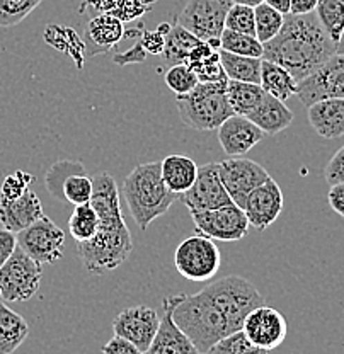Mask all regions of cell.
Wrapping results in <instances>:
<instances>
[{
	"label": "cell",
	"instance_id": "obj_44",
	"mask_svg": "<svg viewBox=\"0 0 344 354\" xmlns=\"http://www.w3.org/2000/svg\"><path fill=\"white\" fill-rule=\"evenodd\" d=\"M324 177L329 186L338 183H344V145L332 155L331 160L327 162L324 169Z\"/></svg>",
	"mask_w": 344,
	"mask_h": 354
},
{
	"label": "cell",
	"instance_id": "obj_32",
	"mask_svg": "<svg viewBox=\"0 0 344 354\" xmlns=\"http://www.w3.org/2000/svg\"><path fill=\"white\" fill-rule=\"evenodd\" d=\"M99 216L91 201L86 205L73 206V212L69 218V232L77 243L87 242L98 234Z\"/></svg>",
	"mask_w": 344,
	"mask_h": 354
},
{
	"label": "cell",
	"instance_id": "obj_17",
	"mask_svg": "<svg viewBox=\"0 0 344 354\" xmlns=\"http://www.w3.org/2000/svg\"><path fill=\"white\" fill-rule=\"evenodd\" d=\"M247 220L251 227L262 232L278 220L281 209H283V193L273 177H269L264 184L256 187L249 194L244 205Z\"/></svg>",
	"mask_w": 344,
	"mask_h": 354
},
{
	"label": "cell",
	"instance_id": "obj_3",
	"mask_svg": "<svg viewBox=\"0 0 344 354\" xmlns=\"http://www.w3.org/2000/svg\"><path fill=\"white\" fill-rule=\"evenodd\" d=\"M179 196L165 186L161 162L136 165L123 183V198L142 232L149 228L152 221L165 215Z\"/></svg>",
	"mask_w": 344,
	"mask_h": 354
},
{
	"label": "cell",
	"instance_id": "obj_23",
	"mask_svg": "<svg viewBox=\"0 0 344 354\" xmlns=\"http://www.w3.org/2000/svg\"><path fill=\"white\" fill-rule=\"evenodd\" d=\"M246 118H249L268 136L278 135V133L287 130L293 123V113H291V109L283 101H280V99L273 97L269 94H266L261 104Z\"/></svg>",
	"mask_w": 344,
	"mask_h": 354
},
{
	"label": "cell",
	"instance_id": "obj_14",
	"mask_svg": "<svg viewBox=\"0 0 344 354\" xmlns=\"http://www.w3.org/2000/svg\"><path fill=\"white\" fill-rule=\"evenodd\" d=\"M220 177L232 201L244 208L247 196L271 176L257 162L244 157H232L220 162Z\"/></svg>",
	"mask_w": 344,
	"mask_h": 354
},
{
	"label": "cell",
	"instance_id": "obj_50",
	"mask_svg": "<svg viewBox=\"0 0 344 354\" xmlns=\"http://www.w3.org/2000/svg\"><path fill=\"white\" fill-rule=\"evenodd\" d=\"M268 6H271L273 9H276L281 14H290L291 0H266Z\"/></svg>",
	"mask_w": 344,
	"mask_h": 354
},
{
	"label": "cell",
	"instance_id": "obj_25",
	"mask_svg": "<svg viewBox=\"0 0 344 354\" xmlns=\"http://www.w3.org/2000/svg\"><path fill=\"white\" fill-rule=\"evenodd\" d=\"M198 164L186 155H169L161 162L162 179L172 193L183 196L198 177Z\"/></svg>",
	"mask_w": 344,
	"mask_h": 354
},
{
	"label": "cell",
	"instance_id": "obj_54",
	"mask_svg": "<svg viewBox=\"0 0 344 354\" xmlns=\"http://www.w3.org/2000/svg\"><path fill=\"white\" fill-rule=\"evenodd\" d=\"M198 354H210V353H198Z\"/></svg>",
	"mask_w": 344,
	"mask_h": 354
},
{
	"label": "cell",
	"instance_id": "obj_51",
	"mask_svg": "<svg viewBox=\"0 0 344 354\" xmlns=\"http://www.w3.org/2000/svg\"><path fill=\"white\" fill-rule=\"evenodd\" d=\"M264 2L266 0H234V3H240V6H247V7H257Z\"/></svg>",
	"mask_w": 344,
	"mask_h": 354
},
{
	"label": "cell",
	"instance_id": "obj_33",
	"mask_svg": "<svg viewBox=\"0 0 344 354\" xmlns=\"http://www.w3.org/2000/svg\"><path fill=\"white\" fill-rule=\"evenodd\" d=\"M316 16L332 41L338 44L344 31V0H320Z\"/></svg>",
	"mask_w": 344,
	"mask_h": 354
},
{
	"label": "cell",
	"instance_id": "obj_35",
	"mask_svg": "<svg viewBox=\"0 0 344 354\" xmlns=\"http://www.w3.org/2000/svg\"><path fill=\"white\" fill-rule=\"evenodd\" d=\"M86 169L80 162L73 160H60L50 167V171L46 172V177H44V186H46L48 193L53 198L60 199V201H65L64 198V184L65 180L69 179L70 176L73 174H84Z\"/></svg>",
	"mask_w": 344,
	"mask_h": 354
},
{
	"label": "cell",
	"instance_id": "obj_52",
	"mask_svg": "<svg viewBox=\"0 0 344 354\" xmlns=\"http://www.w3.org/2000/svg\"><path fill=\"white\" fill-rule=\"evenodd\" d=\"M336 53H338V55H344V31H343L341 38H339L338 46H336Z\"/></svg>",
	"mask_w": 344,
	"mask_h": 354
},
{
	"label": "cell",
	"instance_id": "obj_53",
	"mask_svg": "<svg viewBox=\"0 0 344 354\" xmlns=\"http://www.w3.org/2000/svg\"><path fill=\"white\" fill-rule=\"evenodd\" d=\"M0 300H2V291H0Z\"/></svg>",
	"mask_w": 344,
	"mask_h": 354
},
{
	"label": "cell",
	"instance_id": "obj_6",
	"mask_svg": "<svg viewBox=\"0 0 344 354\" xmlns=\"http://www.w3.org/2000/svg\"><path fill=\"white\" fill-rule=\"evenodd\" d=\"M203 293L224 313L232 332L242 329L246 317L254 308L264 305V297L249 279L242 276H225L203 288Z\"/></svg>",
	"mask_w": 344,
	"mask_h": 354
},
{
	"label": "cell",
	"instance_id": "obj_22",
	"mask_svg": "<svg viewBox=\"0 0 344 354\" xmlns=\"http://www.w3.org/2000/svg\"><path fill=\"white\" fill-rule=\"evenodd\" d=\"M310 127L325 140L344 135V99H324L307 108Z\"/></svg>",
	"mask_w": 344,
	"mask_h": 354
},
{
	"label": "cell",
	"instance_id": "obj_2",
	"mask_svg": "<svg viewBox=\"0 0 344 354\" xmlns=\"http://www.w3.org/2000/svg\"><path fill=\"white\" fill-rule=\"evenodd\" d=\"M336 46L316 12L303 16L284 14L281 31L264 44L262 60L284 66L300 82L336 55Z\"/></svg>",
	"mask_w": 344,
	"mask_h": 354
},
{
	"label": "cell",
	"instance_id": "obj_18",
	"mask_svg": "<svg viewBox=\"0 0 344 354\" xmlns=\"http://www.w3.org/2000/svg\"><path fill=\"white\" fill-rule=\"evenodd\" d=\"M217 131L221 150L230 157H242L251 152L266 136L264 131L257 128L249 118L237 114L221 123Z\"/></svg>",
	"mask_w": 344,
	"mask_h": 354
},
{
	"label": "cell",
	"instance_id": "obj_10",
	"mask_svg": "<svg viewBox=\"0 0 344 354\" xmlns=\"http://www.w3.org/2000/svg\"><path fill=\"white\" fill-rule=\"evenodd\" d=\"M17 245L39 264H55L64 256L65 234L53 220L43 216L17 232Z\"/></svg>",
	"mask_w": 344,
	"mask_h": 354
},
{
	"label": "cell",
	"instance_id": "obj_21",
	"mask_svg": "<svg viewBox=\"0 0 344 354\" xmlns=\"http://www.w3.org/2000/svg\"><path fill=\"white\" fill-rule=\"evenodd\" d=\"M43 216L42 201H39L38 194L33 193L31 189H28L22 196L16 199L0 201V223L14 234L24 230Z\"/></svg>",
	"mask_w": 344,
	"mask_h": 354
},
{
	"label": "cell",
	"instance_id": "obj_49",
	"mask_svg": "<svg viewBox=\"0 0 344 354\" xmlns=\"http://www.w3.org/2000/svg\"><path fill=\"white\" fill-rule=\"evenodd\" d=\"M319 2L320 0H291L290 14H295V16H303V14L316 12Z\"/></svg>",
	"mask_w": 344,
	"mask_h": 354
},
{
	"label": "cell",
	"instance_id": "obj_26",
	"mask_svg": "<svg viewBox=\"0 0 344 354\" xmlns=\"http://www.w3.org/2000/svg\"><path fill=\"white\" fill-rule=\"evenodd\" d=\"M186 65H190L194 70L199 82H221V80H227V73H225L220 62V50H215L206 41H201L191 50Z\"/></svg>",
	"mask_w": 344,
	"mask_h": 354
},
{
	"label": "cell",
	"instance_id": "obj_13",
	"mask_svg": "<svg viewBox=\"0 0 344 354\" xmlns=\"http://www.w3.org/2000/svg\"><path fill=\"white\" fill-rule=\"evenodd\" d=\"M183 203L191 215L234 203L221 183L220 162H208L198 169V177L193 186L183 194Z\"/></svg>",
	"mask_w": 344,
	"mask_h": 354
},
{
	"label": "cell",
	"instance_id": "obj_40",
	"mask_svg": "<svg viewBox=\"0 0 344 354\" xmlns=\"http://www.w3.org/2000/svg\"><path fill=\"white\" fill-rule=\"evenodd\" d=\"M92 193H94V183H92V177H89L86 172L70 176L64 184L65 201L73 206L86 205L91 201Z\"/></svg>",
	"mask_w": 344,
	"mask_h": 354
},
{
	"label": "cell",
	"instance_id": "obj_45",
	"mask_svg": "<svg viewBox=\"0 0 344 354\" xmlns=\"http://www.w3.org/2000/svg\"><path fill=\"white\" fill-rule=\"evenodd\" d=\"M147 57H149V55H147V51L143 50L142 43H140L138 39V41L133 44L129 50L123 51V53L114 55L113 62L120 66H127L129 64H143V62L147 60Z\"/></svg>",
	"mask_w": 344,
	"mask_h": 354
},
{
	"label": "cell",
	"instance_id": "obj_42",
	"mask_svg": "<svg viewBox=\"0 0 344 354\" xmlns=\"http://www.w3.org/2000/svg\"><path fill=\"white\" fill-rule=\"evenodd\" d=\"M33 180L35 177L24 171H16L14 174H9L0 186V201H10V199L22 196L29 189Z\"/></svg>",
	"mask_w": 344,
	"mask_h": 354
},
{
	"label": "cell",
	"instance_id": "obj_11",
	"mask_svg": "<svg viewBox=\"0 0 344 354\" xmlns=\"http://www.w3.org/2000/svg\"><path fill=\"white\" fill-rule=\"evenodd\" d=\"M191 216L194 221V232L220 242L242 241L251 228L246 212L235 203L208 212L193 213Z\"/></svg>",
	"mask_w": 344,
	"mask_h": 354
},
{
	"label": "cell",
	"instance_id": "obj_24",
	"mask_svg": "<svg viewBox=\"0 0 344 354\" xmlns=\"http://www.w3.org/2000/svg\"><path fill=\"white\" fill-rule=\"evenodd\" d=\"M155 2L157 0H84L79 10L80 14L87 9L94 10L96 14H109L127 24L150 12Z\"/></svg>",
	"mask_w": 344,
	"mask_h": 354
},
{
	"label": "cell",
	"instance_id": "obj_36",
	"mask_svg": "<svg viewBox=\"0 0 344 354\" xmlns=\"http://www.w3.org/2000/svg\"><path fill=\"white\" fill-rule=\"evenodd\" d=\"M254 17H256V38L262 44L271 41L283 28L284 14L273 9L266 2L254 7Z\"/></svg>",
	"mask_w": 344,
	"mask_h": 354
},
{
	"label": "cell",
	"instance_id": "obj_39",
	"mask_svg": "<svg viewBox=\"0 0 344 354\" xmlns=\"http://www.w3.org/2000/svg\"><path fill=\"white\" fill-rule=\"evenodd\" d=\"M165 86H168L176 95H184L188 92H191L198 86L199 80L198 75L194 73V70L190 65L179 64L169 66V70L164 75Z\"/></svg>",
	"mask_w": 344,
	"mask_h": 354
},
{
	"label": "cell",
	"instance_id": "obj_27",
	"mask_svg": "<svg viewBox=\"0 0 344 354\" xmlns=\"http://www.w3.org/2000/svg\"><path fill=\"white\" fill-rule=\"evenodd\" d=\"M261 87L264 88L266 94L284 102L291 95H297L298 82L284 66L275 64V62L262 60Z\"/></svg>",
	"mask_w": 344,
	"mask_h": 354
},
{
	"label": "cell",
	"instance_id": "obj_12",
	"mask_svg": "<svg viewBox=\"0 0 344 354\" xmlns=\"http://www.w3.org/2000/svg\"><path fill=\"white\" fill-rule=\"evenodd\" d=\"M297 95L307 108L324 99H344V55H332L323 66L300 80Z\"/></svg>",
	"mask_w": 344,
	"mask_h": 354
},
{
	"label": "cell",
	"instance_id": "obj_37",
	"mask_svg": "<svg viewBox=\"0 0 344 354\" xmlns=\"http://www.w3.org/2000/svg\"><path fill=\"white\" fill-rule=\"evenodd\" d=\"M210 354H269L271 351L262 349L259 346L253 344L246 332L242 329L232 332L227 337L218 341L215 346L208 351Z\"/></svg>",
	"mask_w": 344,
	"mask_h": 354
},
{
	"label": "cell",
	"instance_id": "obj_38",
	"mask_svg": "<svg viewBox=\"0 0 344 354\" xmlns=\"http://www.w3.org/2000/svg\"><path fill=\"white\" fill-rule=\"evenodd\" d=\"M43 0H0V28H14L22 22Z\"/></svg>",
	"mask_w": 344,
	"mask_h": 354
},
{
	"label": "cell",
	"instance_id": "obj_41",
	"mask_svg": "<svg viewBox=\"0 0 344 354\" xmlns=\"http://www.w3.org/2000/svg\"><path fill=\"white\" fill-rule=\"evenodd\" d=\"M225 29L242 32V35L256 36V17H254V7L234 3L230 7L225 19Z\"/></svg>",
	"mask_w": 344,
	"mask_h": 354
},
{
	"label": "cell",
	"instance_id": "obj_31",
	"mask_svg": "<svg viewBox=\"0 0 344 354\" xmlns=\"http://www.w3.org/2000/svg\"><path fill=\"white\" fill-rule=\"evenodd\" d=\"M220 62L228 80L261 84L262 58L244 57V55H234L220 50Z\"/></svg>",
	"mask_w": 344,
	"mask_h": 354
},
{
	"label": "cell",
	"instance_id": "obj_1",
	"mask_svg": "<svg viewBox=\"0 0 344 354\" xmlns=\"http://www.w3.org/2000/svg\"><path fill=\"white\" fill-rule=\"evenodd\" d=\"M92 183L91 205L98 212L99 230L91 241L77 243V254L89 274L101 276L118 269L128 259L133 242L121 212L114 177L109 172H99L92 177Z\"/></svg>",
	"mask_w": 344,
	"mask_h": 354
},
{
	"label": "cell",
	"instance_id": "obj_43",
	"mask_svg": "<svg viewBox=\"0 0 344 354\" xmlns=\"http://www.w3.org/2000/svg\"><path fill=\"white\" fill-rule=\"evenodd\" d=\"M171 24L169 22H162L161 26H157L155 31H143V35L140 36V43H142L143 50L147 51V55H162L165 46V36H168Z\"/></svg>",
	"mask_w": 344,
	"mask_h": 354
},
{
	"label": "cell",
	"instance_id": "obj_30",
	"mask_svg": "<svg viewBox=\"0 0 344 354\" xmlns=\"http://www.w3.org/2000/svg\"><path fill=\"white\" fill-rule=\"evenodd\" d=\"M264 95L266 92L261 87V84L239 82V80H228L227 82L228 104L237 116H249L261 104Z\"/></svg>",
	"mask_w": 344,
	"mask_h": 354
},
{
	"label": "cell",
	"instance_id": "obj_47",
	"mask_svg": "<svg viewBox=\"0 0 344 354\" xmlns=\"http://www.w3.org/2000/svg\"><path fill=\"white\" fill-rule=\"evenodd\" d=\"M17 249V235L7 228H0V268L9 261Z\"/></svg>",
	"mask_w": 344,
	"mask_h": 354
},
{
	"label": "cell",
	"instance_id": "obj_20",
	"mask_svg": "<svg viewBox=\"0 0 344 354\" xmlns=\"http://www.w3.org/2000/svg\"><path fill=\"white\" fill-rule=\"evenodd\" d=\"M125 38V26L118 17L98 14L87 22L84 31V44L87 57L108 53Z\"/></svg>",
	"mask_w": 344,
	"mask_h": 354
},
{
	"label": "cell",
	"instance_id": "obj_28",
	"mask_svg": "<svg viewBox=\"0 0 344 354\" xmlns=\"http://www.w3.org/2000/svg\"><path fill=\"white\" fill-rule=\"evenodd\" d=\"M29 326L12 308L0 301V354H12L28 339Z\"/></svg>",
	"mask_w": 344,
	"mask_h": 354
},
{
	"label": "cell",
	"instance_id": "obj_19",
	"mask_svg": "<svg viewBox=\"0 0 344 354\" xmlns=\"http://www.w3.org/2000/svg\"><path fill=\"white\" fill-rule=\"evenodd\" d=\"M161 324H159L157 334L152 341L150 348L143 354H198L199 351L191 342V339L179 329L172 319L171 298H164L162 301Z\"/></svg>",
	"mask_w": 344,
	"mask_h": 354
},
{
	"label": "cell",
	"instance_id": "obj_8",
	"mask_svg": "<svg viewBox=\"0 0 344 354\" xmlns=\"http://www.w3.org/2000/svg\"><path fill=\"white\" fill-rule=\"evenodd\" d=\"M43 266L17 245L12 256L0 268V291L3 301H28L39 290Z\"/></svg>",
	"mask_w": 344,
	"mask_h": 354
},
{
	"label": "cell",
	"instance_id": "obj_4",
	"mask_svg": "<svg viewBox=\"0 0 344 354\" xmlns=\"http://www.w3.org/2000/svg\"><path fill=\"white\" fill-rule=\"evenodd\" d=\"M169 298L174 322L191 339L199 353H208L218 341L232 334L224 313L203 291L196 295L177 293Z\"/></svg>",
	"mask_w": 344,
	"mask_h": 354
},
{
	"label": "cell",
	"instance_id": "obj_5",
	"mask_svg": "<svg viewBox=\"0 0 344 354\" xmlns=\"http://www.w3.org/2000/svg\"><path fill=\"white\" fill-rule=\"evenodd\" d=\"M227 80L199 82L193 91L176 95L181 121L198 131H215L221 123L234 116L227 97Z\"/></svg>",
	"mask_w": 344,
	"mask_h": 354
},
{
	"label": "cell",
	"instance_id": "obj_29",
	"mask_svg": "<svg viewBox=\"0 0 344 354\" xmlns=\"http://www.w3.org/2000/svg\"><path fill=\"white\" fill-rule=\"evenodd\" d=\"M199 43H201V39L196 38L193 32L183 28L179 22H174V24H171L168 36H165V46L161 55L162 60L169 66L186 64L191 50L194 46H198Z\"/></svg>",
	"mask_w": 344,
	"mask_h": 354
},
{
	"label": "cell",
	"instance_id": "obj_7",
	"mask_svg": "<svg viewBox=\"0 0 344 354\" xmlns=\"http://www.w3.org/2000/svg\"><path fill=\"white\" fill-rule=\"evenodd\" d=\"M174 264L179 274L188 281H210L220 269L221 254L213 239L196 232L177 245L174 252Z\"/></svg>",
	"mask_w": 344,
	"mask_h": 354
},
{
	"label": "cell",
	"instance_id": "obj_15",
	"mask_svg": "<svg viewBox=\"0 0 344 354\" xmlns=\"http://www.w3.org/2000/svg\"><path fill=\"white\" fill-rule=\"evenodd\" d=\"M161 315L157 310L138 305V307H129L121 310L113 320L114 335L127 339L135 344L142 353L150 348L155 334H157Z\"/></svg>",
	"mask_w": 344,
	"mask_h": 354
},
{
	"label": "cell",
	"instance_id": "obj_9",
	"mask_svg": "<svg viewBox=\"0 0 344 354\" xmlns=\"http://www.w3.org/2000/svg\"><path fill=\"white\" fill-rule=\"evenodd\" d=\"M232 6L234 0H188L177 22L201 41L220 39Z\"/></svg>",
	"mask_w": 344,
	"mask_h": 354
},
{
	"label": "cell",
	"instance_id": "obj_16",
	"mask_svg": "<svg viewBox=\"0 0 344 354\" xmlns=\"http://www.w3.org/2000/svg\"><path fill=\"white\" fill-rule=\"evenodd\" d=\"M242 330L246 332V335L253 344L273 351V349L280 348L283 344L288 326L283 313L278 312L276 308L268 307V305H261L246 317L242 324Z\"/></svg>",
	"mask_w": 344,
	"mask_h": 354
},
{
	"label": "cell",
	"instance_id": "obj_34",
	"mask_svg": "<svg viewBox=\"0 0 344 354\" xmlns=\"http://www.w3.org/2000/svg\"><path fill=\"white\" fill-rule=\"evenodd\" d=\"M220 50L234 55H244V57L262 58L264 44L259 41L256 36L242 35V32L224 29V32L220 36Z\"/></svg>",
	"mask_w": 344,
	"mask_h": 354
},
{
	"label": "cell",
	"instance_id": "obj_46",
	"mask_svg": "<svg viewBox=\"0 0 344 354\" xmlns=\"http://www.w3.org/2000/svg\"><path fill=\"white\" fill-rule=\"evenodd\" d=\"M101 351L102 354H143L135 344H132L127 339L120 337V335H114L113 339H109L102 346Z\"/></svg>",
	"mask_w": 344,
	"mask_h": 354
},
{
	"label": "cell",
	"instance_id": "obj_48",
	"mask_svg": "<svg viewBox=\"0 0 344 354\" xmlns=\"http://www.w3.org/2000/svg\"><path fill=\"white\" fill-rule=\"evenodd\" d=\"M327 199L331 208L334 209L339 216H343L344 218V183L332 184L331 189H329Z\"/></svg>",
	"mask_w": 344,
	"mask_h": 354
}]
</instances>
